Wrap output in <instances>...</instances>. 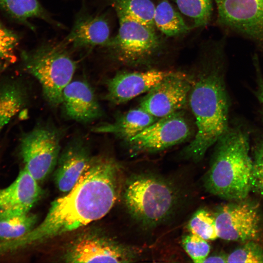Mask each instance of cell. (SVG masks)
<instances>
[{"mask_svg": "<svg viewBox=\"0 0 263 263\" xmlns=\"http://www.w3.org/2000/svg\"><path fill=\"white\" fill-rule=\"evenodd\" d=\"M119 183L117 163L93 157L75 185L54 200L42 222L22 238L23 244L41 243L103 218L118 197Z\"/></svg>", "mask_w": 263, "mask_h": 263, "instance_id": "cell-1", "label": "cell"}, {"mask_svg": "<svg viewBox=\"0 0 263 263\" xmlns=\"http://www.w3.org/2000/svg\"><path fill=\"white\" fill-rule=\"evenodd\" d=\"M225 39L210 46L202 69L194 77L188 103L196 127L193 138L183 154L198 162L228 127L229 102L224 80Z\"/></svg>", "mask_w": 263, "mask_h": 263, "instance_id": "cell-2", "label": "cell"}, {"mask_svg": "<svg viewBox=\"0 0 263 263\" xmlns=\"http://www.w3.org/2000/svg\"><path fill=\"white\" fill-rule=\"evenodd\" d=\"M249 142L248 133L237 127H229L218 139L204 179L209 193L234 201L247 197L253 189Z\"/></svg>", "mask_w": 263, "mask_h": 263, "instance_id": "cell-3", "label": "cell"}, {"mask_svg": "<svg viewBox=\"0 0 263 263\" xmlns=\"http://www.w3.org/2000/svg\"><path fill=\"white\" fill-rule=\"evenodd\" d=\"M21 57L25 70L40 84L48 103L54 107L61 104L63 91L76 68L67 48L59 43L44 44L23 51Z\"/></svg>", "mask_w": 263, "mask_h": 263, "instance_id": "cell-4", "label": "cell"}, {"mask_svg": "<svg viewBox=\"0 0 263 263\" xmlns=\"http://www.w3.org/2000/svg\"><path fill=\"white\" fill-rule=\"evenodd\" d=\"M128 210L136 219L146 225H155L166 219L176 204L174 187L161 177L141 174L128 182L124 193Z\"/></svg>", "mask_w": 263, "mask_h": 263, "instance_id": "cell-5", "label": "cell"}, {"mask_svg": "<svg viewBox=\"0 0 263 263\" xmlns=\"http://www.w3.org/2000/svg\"><path fill=\"white\" fill-rule=\"evenodd\" d=\"M118 33L104 46L119 62L130 66L147 64L161 53L164 46L155 27L137 22L122 14H117Z\"/></svg>", "mask_w": 263, "mask_h": 263, "instance_id": "cell-6", "label": "cell"}, {"mask_svg": "<svg viewBox=\"0 0 263 263\" xmlns=\"http://www.w3.org/2000/svg\"><path fill=\"white\" fill-rule=\"evenodd\" d=\"M213 0L225 33L248 39L263 55V0Z\"/></svg>", "mask_w": 263, "mask_h": 263, "instance_id": "cell-7", "label": "cell"}, {"mask_svg": "<svg viewBox=\"0 0 263 263\" xmlns=\"http://www.w3.org/2000/svg\"><path fill=\"white\" fill-rule=\"evenodd\" d=\"M60 133L48 125L36 127L24 134L19 154L24 168L38 182L56 168L60 153Z\"/></svg>", "mask_w": 263, "mask_h": 263, "instance_id": "cell-8", "label": "cell"}, {"mask_svg": "<svg viewBox=\"0 0 263 263\" xmlns=\"http://www.w3.org/2000/svg\"><path fill=\"white\" fill-rule=\"evenodd\" d=\"M192 132L188 119L180 111L158 119L127 142L133 153L155 152L185 141Z\"/></svg>", "mask_w": 263, "mask_h": 263, "instance_id": "cell-9", "label": "cell"}, {"mask_svg": "<svg viewBox=\"0 0 263 263\" xmlns=\"http://www.w3.org/2000/svg\"><path fill=\"white\" fill-rule=\"evenodd\" d=\"M244 200L225 204L218 209L214 217L218 238L242 243L259 239L262 232L259 210Z\"/></svg>", "mask_w": 263, "mask_h": 263, "instance_id": "cell-10", "label": "cell"}, {"mask_svg": "<svg viewBox=\"0 0 263 263\" xmlns=\"http://www.w3.org/2000/svg\"><path fill=\"white\" fill-rule=\"evenodd\" d=\"M135 256L129 248L95 233L81 235L70 244L64 255L67 263H129Z\"/></svg>", "mask_w": 263, "mask_h": 263, "instance_id": "cell-11", "label": "cell"}, {"mask_svg": "<svg viewBox=\"0 0 263 263\" xmlns=\"http://www.w3.org/2000/svg\"><path fill=\"white\" fill-rule=\"evenodd\" d=\"M191 77L174 72L147 93L139 106L159 119L181 111L188 103Z\"/></svg>", "mask_w": 263, "mask_h": 263, "instance_id": "cell-12", "label": "cell"}, {"mask_svg": "<svg viewBox=\"0 0 263 263\" xmlns=\"http://www.w3.org/2000/svg\"><path fill=\"white\" fill-rule=\"evenodd\" d=\"M173 72L150 70L118 73L107 81L106 98L114 104L124 103L147 93Z\"/></svg>", "mask_w": 263, "mask_h": 263, "instance_id": "cell-13", "label": "cell"}, {"mask_svg": "<svg viewBox=\"0 0 263 263\" xmlns=\"http://www.w3.org/2000/svg\"><path fill=\"white\" fill-rule=\"evenodd\" d=\"M38 183L23 168L10 185L0 189V216L29 213L42 193Z\"/></svg>", "mask_w": 263, "mask_h": 263, "instance_id": "cell-14", "label": "cell"}, {"mask_svg": "<svg viewBox=\"0 0 263 263\" xmlns=\"http://www.w3.org/2000/svg\"><path fill=\"white\" fill-rule=\"evenodd\" d=\"M88 146L80 139L69 142L60 153L54 180L58 189L67 193L75 185L92 158Z\"/></svg>", "mask_w": 263, "mask_h": 263, "instance_id": "cell-15", "label": "cell"}, {"mask_svg": "<svg viewBox=\"0 0 263 263\" xmlns=\"http://www.w3.org/2000/svg\"><path fill=\"white\" fill-rule=\"evenodd\" d=\"M61 104L65 115L78 122H90L103 114L92 88L84 80H72L66 86Z\"/></svg>", "mask_w": 263, "mask_h": 263, "instance_id": "cell-16", "label": "cell"}, {"mask_svg": "<svg viewBox=\"0 0 263 263\" xmlns=\"http://www.w3.org/2000/svg\"><path fill=\"white\" fill-rule=\"evenodd\" d=\"M111 38L110 26L105 18L86 14L77 18L71 31L59 43L66 48L104 47Z\"/></svg>", "mask_w": 263, "mask_h": 263, "instance_id": "cell-17", "label": "cell"}, {"mask_svg": "<svg viewBox=\"0 0 263 263\" xmlns=\"http://www.w3.org/2000/svg\"><path fill=\"white\" fill-rule=\"evenodd\" d=\"M157 119L139 106L119 116L112 123L94 127L93 131L96 133L114 134L127 142Z\"/></svg>", "mask_w": 263, "mask_h": 263, "instance_id": "cell-18", "label": "cell"}, {"mask_svg": "<svg viewBox=\"0 0 263 263\" xmlns=\"http://www.w3.org/2000/svg\"><path fill=\"white\" fill-rule=\"evenodd\" d=\"M25 102V94L21 86L11 81L0 86V133L20 111Z\"/></svg>", "mask_w": 263, "mask_h": 263, "instance_id": "cell-19", "label": "cell"}, {"mask_svg": "<svg viewBox=\"0 0 263 263\" xmlns=\"http://www.w3.org/2000/svg\"><path fill=\"white\" fill-rule=\"evenodd\" d=\"M154 22L155 27L169 37L182 35L189 30L181 15L168 0H162L155 6Z\"/></svg>", "mask_w": 263, "mask_h": 263, "instance_id": "cell-20", "label": "cell"}, {"mask_svg": "<svg viewBox=\"0 0 263 263\" xmlns=\"http://www.w3.org/2000/svg\"><path fill=\"white\" fill-rule=\"evenodd\" d=\"M116 14L127 16L143 24L155 27V6L151 0H112Z\"/></svg>", "mask_w": 263, "mask_h": 263, "instance_id": "cell-21", "label": "cell"}, {"mask_svg": "<svg viewBox=\"0 0 263 263\" xmlns=\"http://www.w3.org/2000/svg\"><path fill=\"white\" fill-rule=\"evenodd\" d=\"M37 219L29 212L0 216V240L21 238L34 228Z\"/></svg>", "mask_w": 263, "mask_h": 263, "instance_id": "cell-22", "label": "cell"}, {"mask_svg": "<svg viewBox=\"0 0 263 263\" xmlns=\"http://www.w3.org/2000/svg\"><path fill=\"white\" fill-rule=\"evenodd\" d=\"M180 12L189 18L195 27H204L210 22L213 0H173Z\"/></svg>", "mask_w": 263, "mask_h": 263, "instance_id": "cell-23", "label": "cell"}, {"mask_svg": "<svg viewBox=\"0 0 263 263\" xmlns=\"http://www.w3.org/2000/svg\"><path fill=\"white\" fill-rule=\"evenodd\" d=\"M191 233L207 241L218 238L214 216L204 209L198 210L191 217L188 225Z\"/></svg>", "mask_w": 263, "mask_h": 263, "instance_id": "cell-24", "label": "cell"}, {"mask_svg": "<svg viewBox=\"0 0 263 263\" xmlns=\"http://www.w3.org/2000/svg\"><path fill=\"white\" fill-rule=\"evenodd\" d=\"M227 263H263V247L255 241L244 243L227 255Z\"/></svg>", "mask_w": 263, "mask_h": 263, "instance_id": "cell-25", "label": "cell"}, {"mask_svg": "<svg viewBox=\"0 0 263 263\" xmlns=\"http://www.w3.org/2000/svg\"><path fill=\"white\" fill-rule=\"evenodd\" d=\"M182 244L194 263H203L210 252V246L207 240L192 233L182 238Z\"/></svg>", "mask_w": 263, "mask_h": 263, "instance_id": "cell-26", "label": "cell"}, {"mask_svg": "<svg viewBox=\"0 0 263 263\" xmlns=\"http://www.w3.org/2000/svg\"><path fill=\"white\" fill-rule=\"evenodd\" d=\"M18 36L0 21V58L10 65L16 60V50L19 44Z\"/></svg>", "mask_w": 263, "mask_h": 263, "instance_id": "cell-27", "label": "cell"}, {"mask_svg": "<svg viewBox=\"0 0 263 263\" xmlns=\"http://www.w3.org/2000/svg\"><path fill=\"white\" fill-rule=\"evenodd\" d=\"M253 188L263 197V140L256 146L253 158Z\"/></svg>", "mask_w": 263, "mask_h": 263, "instance_id": "cell-28", "label": "cell"}, {"mask_svg": "<svg viewBox=\"0 0 263 263\" xmlns=\"http://www.w3.org/2000/svg\"><path fill=\"white\" fill-rule=\"evenodd\" d=\"M252 60L256 75L257 87L255 92V95L261 106L263 115V76L257 54L253 55Z\"/></svg>", "mask_w": 263, "mask_h": 263, "instance_id": "cell-29", "label": "cell"}, {"mask_svg": "<svg viewBox=\"0 0 263 263\" xmlns=\"http://www.w3.org/2000/svg\"><path fill=\"white\" fill-rule=\"evenodd\" d=\"M227 255L216 254L207 256L203 263H227Z\"/></svg>", "mask_w": 263, "mask_h": 263, "instance_id": "cell-30", "label": "cell"}, {"mask_svg": "<svg viewBox=\"0 0 263 263\" xmlns=\"http://www.w3.org/2000/svg\"><path fill=\"white\" fill-rule=\"evenodd\" d=\"M9 66V63L0 58V75Z\"/></svg>", "mask_w": 263, "mask_h": 263, "instance_id": "cell-31", "label": "cell"}]
</instances>
